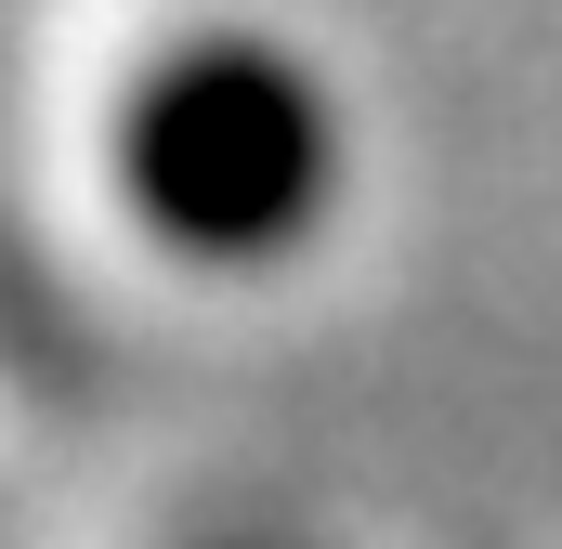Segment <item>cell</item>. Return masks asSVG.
Listing matches in <instances>:
<instances>
[{
    "mask_svg": "<svg viewBox=\"0 0 562 549\" xmlns=\"http://www.w3.org/2000/svg\"><path fill=\"white\" fill-rule=\"evenodd\" d=\"M132 183L157 197V223L196 236V249H276V236H301V210L327 183V132H314L301 79L223 53V66H183L144 105Z\"/></svg>",
    "mask_w": 562,
    "mask_h": 549,
    "instance_id": "cell-1",
    "label": "cell"
}]
</instances>
